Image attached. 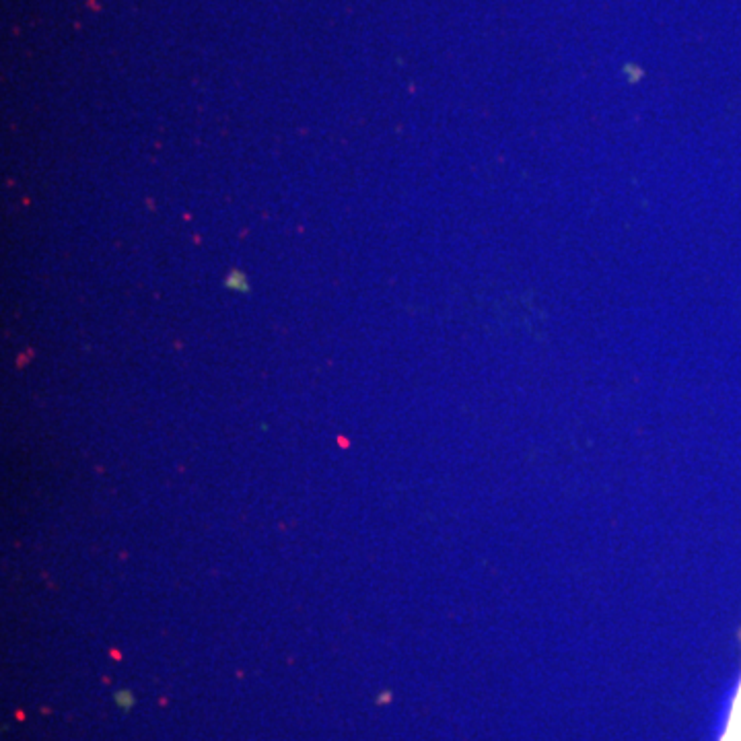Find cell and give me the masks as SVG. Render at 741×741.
<instances>
[{
    "instance_id": "1",
    "label": "cell",
    "mask_w": 741,
    "mask_h": 741,
    "mask_svg": "<svg viewBox=\"0 0 741 741\" xmlns=\"http://www.w3.org/2000/svg\"><path fill=\"white\" fill-rule=\"evenodd\" d=\"M229 284H233L235 288H241V290H245V288H247V284H245V276H243V274H231Z\"/></svg>"
}]
</instances>
